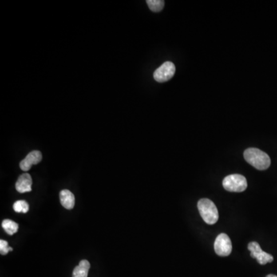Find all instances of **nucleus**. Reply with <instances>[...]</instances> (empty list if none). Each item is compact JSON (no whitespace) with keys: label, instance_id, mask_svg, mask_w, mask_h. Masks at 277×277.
<instances>
[{"label":"nucleus","instance_id":"obj_10","mask_svg":"<svg viewBox=\"0 0 277 277\" xmlns=\"http://www.w3.org/2000/svg\"><path fill=\"white\" fill-rule=\"evenodd\" d=\"M89 268H90V263H89V261L85 259L80 261L78 266H76L73 270V277H88Z\"/></svg>","mask_w":277,"mask_h":277},{"label":"nucleus","instance_id":"obj_13","mask_svg":"<svg viewBox=\"0 0 277 277\" xmlns=\"http://www.w3.org/2000/svg\"><path fill=\"white\" fill-rule=\"evenodd\" d=\"M13 210L15 212L26 213L29 210V204L25 200H18L13 204Z\"/></svg>","mask_w":277,"mask_h":277},{"label":"nucleus","instance_id":"obj_8","mask_svg":"<svg viewBox=\"0 0 277 277\" xmlns=\"http://www.w3.org/2000/svg\"><path fill=\"white\" fill-rule=\"evenodd\" d=\"M33 179L29 173H24L19 177L16 183V189L20 193L28 192L32 191Z\"/></svg>","mask_w":277,"mask_h":277},{"label":"nucleus","instance_id":"obj_2","mask_svg":"<svg viewBox=\"0 0 277 277\" xmlns=\"http://www.w3.org/2000/svg\"><path fill=\"white\" fill-rule=\"evenodd\" d=\"M197 207L205 223L213 225L218 221L219 212L213 202L208 199H202L198 202Z\"/></svg>","mask_w":277,"mask_h":277},{"label":"nucleus","instance_id":"obj_7","mask_svg":"<svg viewBox=\"0 0 277 277\" xmlns=\"http://www.w3.org/2000/svg\"><path fill=\"white\" fill-rule=\"evenodd\" d=\"M42 159L43 155L41 152L38 150L32 151L25 156L23 160L20 162V168L23 171L29 170L33 165H37L42 161Z\"/></svg>","mask_w":277,"mask_h":277},{"label":"nucleus","instance_id":"obj_12","mask_svg":"<svg viewBox=\"0 0 277 277\" xmlns=\"http://www.w3.org/2000/svg\"><path fill=\"white\" fill-rule=\"evenodd\" d=\"M147 3L151 11L154 13L161 11L165 5V2L163 0H147Z\"/></svg>","mask_w":277,"mask_h":277},{"label":"nucleus","instance_id":"obj_15","mask_svg":"<svg viewBox=\"0 0 277 277\" xmlns=\"http://www.w3.org/2000/svg\"><path fill=\"white\" fill-rule=\"evenodd\" d=\"M266 277H277V276L274 275V274H270V275L266 276Z\"/></svg>","mask_w":277,"mask_h":277},{"label":"nucleus","instance_id":"obj_9","mask_svg":"<svg viewBox=\"0 0 277 277\" xmlns=\"http://www.w3.org/2000/svg\"><path fill=\"white\" fill-rule=\"evenodd\" d=\"M60 202L64 208L72 210L75 206V196L73 192L68 190H64L60 192Z\"/></svg>","mask_w":277,"mask_h":277},{"label":"nucleus","instance_id":"obj_6","mask_svg":"<svg viewBox=\"0 0 277 277\" xmlns=\"http://www.w3.org/2000/svg\"><path fill=\"white\" fill-rule=\"evenodd\" d=\"M248 250L251 253V256L257 259L258 263L260 265H265L274 261V256L263 251L259 243L256 242L249 243Z\"/></svg>","mask_w":277,"mask_h":277},{"label":"nucleus","instance_id":"obj_14","mask_svg":"<svg viewBox=\"0 0 277 277\" xmlns=\"http://www.w3.org/2000/svg\"><path fill=\"white\" fill-rule=\"evenodd\" d=\"M9 251H13V248L9 246L7 241L1 239L0 240V254H1V255H6Z\"/></svg>","mask_w":277,"mask_h":277},{"label":"nucleus","instance_id":"obj_1","mask_svg":"<svg viewBox=\"0 0 277 277\" xmlns=\"http://www.w3.org/2000/svg\"><path fill=\"white\" fill-rule=\"evenodd\" d=\"M246 161L259 170H266L271 164L268 154L257 148H249L243 152Z\"/></svg>","mask_w":277,"mask_h":277},{"label":"nucleus","instance_id":"obj_11","mask_svg":"<svg viewBox=\"0 0 277 277\" xmlns=\"http://www.w3.org/2000/svg\"><path fill=\"white\" fill-rule=\"evenodd\" d=\"M2 228L9 235H13L18 231L19 225L16 222L12 221L10 219H4L2 223Z\"/></svg>","mask_w":277,"mask_h":277},{"label":"nucleus","instance_id":"obj_4","mask_svg":"<svg viewBox=\"0 0 277 277\" xmlns=\"http://www.w3.org/2000/svg\"><path fill=\"white\" fill-rule=\"evenodd\" d=\"M232 243L228 235L226 234H219L214 243L215 254L220 256H227L232 252Z\"/></svg>","mask_w":277,"mask_h":277},{"label":"nucleus","instance_id":"obj_5","mask_svg":"<svg viewBox=\"0 0 277 277\" xmlns=\"http://www.w3.org/2000/svg\"><path fill=\"white\" fill-rule=\"evenodd\" d=\"M176 73V67L172 62L167 61L153 73V77L158 83H165L172 78Z\"/></svg>","mask_w":277,"mask_h":277},{"label":"nucleus","instance_id":"obj_3","mask_svg":"<svg viewBox=\"0 0 277 277\" xmlns=\"http://www.w3.org/2000/svg\"><path fill=\"white\" fill-rule=\"evenodd\" d=\"M223 187L229 192H243L247 188V181L245 176L239 174H233L224 178Z\"/></svg>","mask_w":277,"mask_h":277}]
</instances>
